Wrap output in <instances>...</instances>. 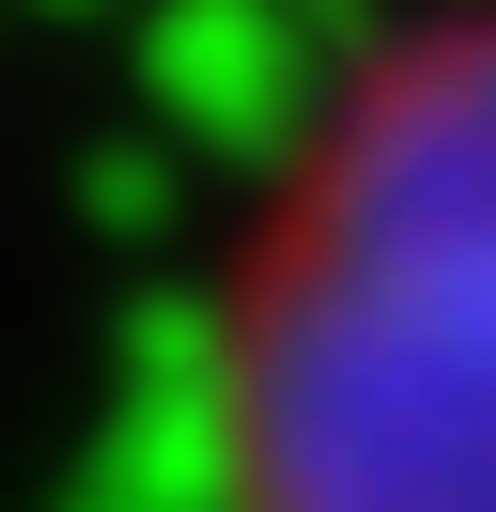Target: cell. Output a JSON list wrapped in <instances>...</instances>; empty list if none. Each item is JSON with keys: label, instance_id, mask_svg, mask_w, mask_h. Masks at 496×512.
Returning <instances> with one entry per match:
<instances>
[{"label": "cell", "instance_id": "1", "mask_svg": "<svg viewBox=\"0 0 496 512\" xmlns=\"http://www.w3.org/2000/svg\"><path fill=\"white\" fill-rule=\"evenodd\" d=\"M217 512H496V0L388 32L202 295Z\"/></svg>", "mask_w": 496, "mask_h": 512}]
</instances>
